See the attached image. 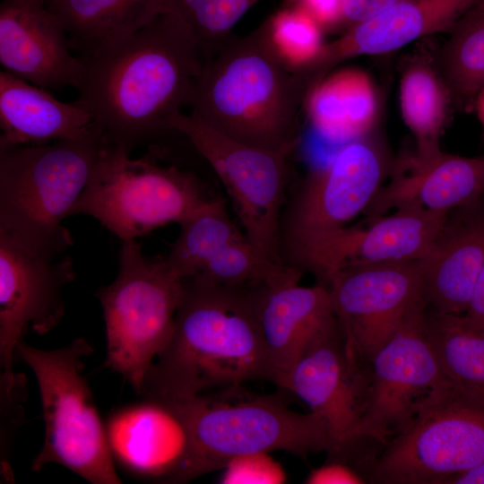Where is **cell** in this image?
<instances>
[{"mask_svg": "<svg viewBox=\"0 0 484 484\" xmlns=\"http://www.w3.org/2000/svg\"><path fill=\"white\" fill-rule=\"evenodd\" d=\"M327 287L347 356L360 367L426 303L418 261L347 267Z\"/></svg>", "mask_w": 484, "mask_h": 484, "instance_id": "obj_12", "label": "cell"}, {"mask_svg": "<svg viewBox=\"0 0 484 484\" xmlns=\"http://www.w3.org/2000/svg\"><path fill=\"white\" fill-rule=\"evenodd\" d=\"M460 319L467 329L484 336V264L477 278L468 308L460 315Z\"/></svg>", "mask_w": 484, "mask_h": 484, "instance_id": "obj_37", "label": "cell"}, {"mask_svg": "<svg viewBox=\"0 0 484 484\" xmlns=\"http://www.w3.org/2000/svg\"><path fill=\"white\" fill-rule=\"evenodd\" d=\"M428 330L454 390L484 405V336L467 329L460 315L427 311Z\"/></svg>", "mask_w": 484, "mask_h": 484, "instance_id": "obj_26", "label": "cell"}, {"mask_svg": "<svg viewBox=\"0 0 484 484\" xmlns=\"http://www.w3.org/2000/svg\"><path fill=\"white\" fill-rule=\"evenodd\" d=\"M82 59L75 103L91 114L110 143L130 154L175 132L173 121L188 107L204 64L188 30L166 13Z\"/></svg>", "mask_w": 484, "mask_h": 484, "instance_id": "obj_1", "label": "cell"}, {"mask_svg": "<svg viewBox=\"0 0 484 484\" xmlns=\"http://www.w3.org/2000/svg\"><path fill=\"white\" fill-rule=\"evenodd\" d=\"M253 287L182 279L171 336L146 372L140 394L187 400L252 381L273 384Z\"/></svg>", "mask_w": 484, "mask_h": 484, "instance_id": "obj_2", "label": "cell"}, {"mask_svg": "<svg viewBox=\"0 0 484 484\" xmlns=\"http://www.w3.org/2000/svg\"><path fill=\"white\" fill-rule=\"evenodd\" d=\"M260 1L160 0L159 14H169L182 22L205 61L233 35L232 28Z\"/></svg>", "mask_w": 484, "mask_h": 484, "instance_id": "obj_29", "label": "cell"}, {"mask_svg": "<svg viewBox=\"0 0 484 484\" xmlns=\"http://www.w3.org/2000/svg\"><path fill=\"white\" fill-rule=\"evenodd\" d=\"M308 13L323 30L341 24L342 0H288Z\"/></svg>", "mask_w": 484, "mask_h": 484, "instance_id": "obj_36", "label": "cell"}, {"mask_svg": "<svg viewBox=\"0 0 484 484\" xmlns=\"http://www.w3.org/2000/svg\"><path fill=\"white\" fill-rule=\"evenodd\" d=\"M92 352L82 337L55 350L30 346L23 339L18 342L15 356L35 374L45 423L43 445L31 469L40 471L56 463L92 484H120L105 425L82 375L83 360Z\"/></svg>", "mask_w": 484, "mask_h": 484, "instance_id": "obj_5", "label": "cell"}, {"mask_svg": "<svg viewBox=\"0 0 484 484\" xmlns=\"http://www.w3.org/2000/svg\"><path fill=\"white\" fill-rule=\"evenodd\" d=\"M451 30L444 55L447 78L460 97H476L484 86V0L465 13Z\"/></svg>", "mask_w": 484, "mask_h": 484, "instance_id": "obj_30", "label": "cell"}, {"mask_svg": "<svg viewBox=\"0 0 484 484\" xmlns=\"http://www.w3.org/2000/svg\"><path fill=\"white\" fill-rule=\"evenodd\" d=\"M0 149L81 139L97 125L74 103L56 99L45 89L4 70L0 73Z\"/></svg>", "mask_w": 484, "mask_h": 484, "instance_id": "obj_23", "label": "cell"}, {"mask_svg": "<svg viewBox=\"0 0 484 484\" xmlns=\"http://www.w3.org/2000/svg\"><path fill=\"white\" fill-rule=\"evenodd\" d=\"M484 264V194L453 210L418 261L423 298L433 311L462 315Z\"/></svg>", "mask_w": 484, "mask_h": 484, "instance_id": "obj_20", "label": "cell"}, {"mask_svg": "<svg viewBox=\"0 0 484 484\" xmlns=\"http://www.w3.org/2000/svg\"><path fill=\"white\" fill-rule=\"evenodd\" d=\"M220 480L225 484L286 482L282 467L268 453L236 456L227 462Z\"/></svg>", "mask_w": 484, "mask_h": 484, "instance_id": "obj_32", "label": "cell"}, {"mask_svg": "<svg viewBox=\"0 0 484 484\" xmlns=\"http://www.w3.org/2000/svg\"><path fill=\"white\" fill-rule=\"evenodd\" d=\"M383 178L382 156L365 136L338 147L285 203L281 255L307 237L346 226L368 208L383 186Z\"/></svg>", "mask_w": 484, "mask_h": 484, "instance_id": "obj_14", "label": "cell"}, {"mask_svg": "<svg viewBox=\"0 0 484 484\" xmlns=\"http://www.w3.org/2000/svg\"><path fill=\"white\" fill-rule=\"evenodd\" d=\"M43 1L45 2V4L48 9L54 11L55 6L58 0H43Z\"/></svg>", "mask_w": 484, "mask_h": 484, "instance_id": "obj_40", "label": "cell"}, {"mask_svg": "<svg viewBox=\"0 0 484 484\" xmlns=\"http://www.w3.org/2000/svg\"><path fill=\"white\" fill-rule=\"evenodd\" d=\"M427 311L426 303L419 306L363 367L365 447L385 446L454 390L429 337Z\"/></svg>", "mask_w": 484, "mask_h": 484, "instance_id": "obj_9", "label": "cell"}, {"mask_svg": "<svg viewBox=\"0 0 484 484\" xmlns=\"http://www.w3.org/2000/svg\"><path fill=\"white\" fill-rule=\"evenodd\" d=\"M182 287L165 258L122 241L117 278L96 292L105 321L106 366L140 394L146 372L169 341Z\"/></svg>", "mask_w": 484, "mask_h": 484, "instance_id": "obj_8", "label": "cell"}, {"mask_svg": "<svg viewBox=\"0 0 484 484\" xmlns=\"http://www.w3.org/2000/svg\"><path fill=\"white\" fill-rule=\"evenodd\" d=\"M160 0H58L71 48L85 53L121 39L159 15Z\"/></svg>", "mask_w": 484, "mask_h": 484, "instance_id": "obj_25", "label": "cell"}, {"mask_svg": "<svg viewBox=\"0 0 484 484\" xmlns=\"http://www.w3.org/2000/svg\"><path fill=\"white\" fill-rule=\"evenodd\" d=\"M310 87L272 48L261 24L232 35L204 61L190 114L238 142L266 150L295 148L298 112Z\"/></svg>", "mask_w": 484, "mask_h": 484, "instance_id": "obj_3", "label": "cell"}, {"mask_svg": "<svg viewBox=\"0 0 484 484\" xmlns=\"http://www.w3.org/2000/svg\"><path fill=\"white\" fill-rule=\"evenodd\" d=\"M108 143L97 127L81 139L0 149V232L39 256L64 255L73 241L62 221Z\"/></svg>", "mask_w": 484, "mask_h": 484, "instance_id": "obj_4", "label": "cell"}, {"mask_svg": "<svg viewBox=\"0 0 484 484\" xmlns=\"http://www.w3.org/2000/svg\"><path fill=\"white\" fill-rule=\"evenodd\" d=\"M445 484H484V462L447 480Z\"/></svg>", "mask_w": 484, "mask_h": 484, "instance_id": "obj_38", "label": "cell"}, {"mask_svg": "<svg viewBox=\"0 0 484 484\" xmlns=\"http://www.w3.org/2000/svg\"><path fill=\"white\" fill-rule=\"evenodd\" d=\"M365 387L364 369L349 359L339 324L307 344L283 389L324 421L331 440L327 459L345 462L365 453L360 434Z\"/></svg>", "mask_w": 484, "mask_h": 484, "instance_id": "obj_15", "label": "cell"}, {"mask_svg": "<svg viewBox=\"0 0 484 484\" xmlns=\"http://www.w3.org/2000/svg\"><path fill=\"white\" fill-rule=\"evenodd\" d=\"M448 213L406 204L364 227H341L312 235L282 253V262L315 274L327 287L338 271L357 265L421 259Z\"/></svg>", "mask_w": 484, "mask_h": 484, "instance_id": "obj_13", "label": "cell"}, {"mask_svg": "<svg viewBox=\"0 0 484 484\" xmlns=\"http://www.w3.org/2000/svg\"><path fill=\"white\" fill-rule=\"evenodd\" d=\"M115 462L142 480L185 483L193 480V445L177 401L145 397L115 411L105 424Z\"/></svg>", "mask_w": 484, "mask_h": 484, "instance_id": "obj_17", "label": "cell"}, {"mask_svg": "<svg viewBox=\"0 0 484 484\" xmlns=\"http://www.w3.org/2000/svg\"><path fill=\"white\" fill-rule=\"evenodd\" d=\"M475 110L478 119L484 128V86L475 97Z\"/></svg>", "mask_w": 484, "mask_h": 484, "instance_id": "obj_39", "label": "cell"}, {"mask_svg": "<svg viewBox=\"0 0 484 484\" xmlns=\"http://www.w3.org/2000/svg\"><path fill=\"white\" fill-rule=\"evenodd\" d=\"M480 0H402L385 13L349 27L339 39L324 45L304 70L316 81L337 63L360 55H381L427 35L451 30Z\"/></svg>", "mask_w": 484, "mask_h": 484, "instance_id": "obj_21", "label": "cell"}, {"mask_svg": "<svg viewBox=\"0 0 484 484\" xmlns=\"http://www.w3.org/2000/svg\"><path fill=\"white\" fill-rule=\"evenodd\" d=\"M402 119L414 134L418 152L436 150L447 113V96L432 69L423 65L411 66L400 84Z\"/></svg>", "mask_w": 484, "mask_h": 484, "instance_id": "obj_28", "label": "cell"}, {"mask_svg": "<svg viewBox=\"0 0 484 484\" xmlns=\"http://www.w3.org/2000/svg\"><path fill=\"white\" fill-rule=\"evenodd\" d=\"M225 187L243 232L269 261L284 264L281 219L285 205L289 155L293 148L266 150L238 142L181 112L173 121Z\"/></svg>", "mask_w": 484, "mask_h": 484, "instance_id": "obj_10", "label": "cell"}, {"mask_svg": "<svg viewBox=\"0 0 484 484\" xmlns=\"http://www.w3.org/2000/svg\"><path fill=\"white\" fill-rule=\"evenodd\" d=\"M214 195L192 171L161 166L153 154L132 159L112 143L100 152L70 215L99 220L122 241L180 223Z\"/></svg>", "mask_w": 484, "mask_h": 484, "instance_id": "obj_6", "label": "cell"}, {"mask_svg": "<svg viewBox=\"0 0 484 484\" xmlns=\"http://www.w3.org/2000/svg\"><path fill=\"white\" fill-rule=\"evenodd\" d=\"M407 163L367 209L370 220L406 204L449 213L484 194V154L463 157L439 149L418 152Z\"/></svg>", "mask_w": 484, "mask_h": 484, "instance_id": "obj_22", "label": "cell"}, {"mask_svg": "<svg viewBox=\"0 0 484 484\" xmlns=\"http://www.w3.org/2000/svg\"><path fill=\"white\" fill-rule=\"evenodd\" d=\"M220 392L221 399L201 394L176 400L192 437L193 479L239 455L283 451L306 458L330 450L327 427L315 413L293 411L274 395L233 400L227 394L226 400Z\"/></svg>", "mask_w": 484, "mask_h": 484, "instance_id": "obj_7", "label": "cell"}, {"mask_svg": "<svg viewBox=\"0 0 484 484\" xmlns=\"http://www.w3.org/2000/svg\"><path fill=\"white\" fill-rule=\"evenodd\" d=\"M74 279L72 257L39 256L0 232V379L15 378V348L29 328L45 334L60 324L63 289Z\"/></svg>", "mask_w": 484, "mask_h": 484, "instance_id": "obj_16", "label": "cell"}, {"mask_svg": "<svg viewBox=\"0 0 484 484\" xmlns=\"http://www.w3.org/2000/svg\"><path fill=\"white\" fill-rule=\"evenodd\" d=\"M180 231L165 260L181 279L197 275L229 243L246 237L231 220L226 202L213 196L179 223Z\"/></svg>", "mask_w": 484, "mask_h": 484, "instance_id": "obj_27", "label": "cell"}, {"mask_svg": "<svg viewBox=\"0 0 484 484\" xmlns=\"http://www.w3.org/2000/svg\"><path fill=\"white\" fill-rule=\"evenodd\" d=\"M311 126L319 138L340 147L364 137L377 115V97L369 75L358 68L323 77L305 101Z\"/></svg>", "mask_w": 484, "mask_h": 484, "instance_id": "obj_24", "label": "cell"}, {"mask_svg": "<svg viewBox=\"0 0 484 484\" xmlns=\"http://www.w3.org/2000/svg\"><path fill=\"white\" fill-rule=\"evenodd\" d=\"M27 396L26 377L16 374L13 381L0 380L1 401V470L6 472L8 451L11 439L19 427L23 423V403ZM3 473V474H4ZM5 475V473H4ZM7 476V472H6Z\"/></svg>", "mask_w": 484, "mask_h": 484, "instance_id": "obj_33", "label": "cell"}, {"mask_svg": "<svg viewBox=\"0 0 484 484\" xmlns=\"http://www.w3.org/2000/svg\"><path fill=\"white\" fill-rule=\"evenodd\" d=\"M308 484H359L365 480L355 469L345 462L327 460L314 469L306 479Z\"/></svg>", "mask_w": 484, "mask_h": 484, "instance_id": "obj_34", "label": "cell"}, {"mask_svg": "<svg viewBox=\"0 0 484 484\" xmlns=\"http://www.w3.org/2000/svg\"><path fill=\"white\" fill-rule=\"evenodd\" d=\"M262 24L277 56L293 70L310 65L324 45L322 27L297 6L287 4Z\"/></svg>", "mask_w": 484, "mask_h": 484, "instance_id": "obj_31", "label": "cell"}, {"mask_svg": "<svg viewBox=\"0 0 484 484\" xmlns=\"http://www.w3.org/2000/svg\"><path fill=\"white\" fill-rule=\"evenodd\" d=\"M6 1H13V2H30V1H36V2H41L45 4L43 0H6ZM46 5V4H45Z\"/></svg>", "mask_w": 484, "mask_h": 484, "instance_id": "obj_41", "label": "cell"}, {"mask_svg": "<svg viewBox=\"0 0 484 484\" xmlns=\"http://www.w3.org/2000/svg\"><path fill=\"white\" fill-rule=\"evenodd\" d=\"M484 462V405L454 390L368 461L380 484H445Z\"/></svg>", "mask_w": 484, "mask_h": 484, "instance_id": "obj_11", "label": "cell"}, {"mask_svg": "<svg viewBox=\"0 0 484 484\" xmlns=\"http://www.w3.org/2000/svg\"><path fill=\"white\" fill-rule=\"evenodd\" d=\"M402 0H342L341 24L349 27L368 21Z\"/></svg>", "mask_w": 484, "mask_h": 484, "instance_id": "obj_35", "label": "cell"}, {"mask_svg": "<svg viewBox=\"0 0 484 484\" xmlns=\"http://www.w3.org/2000/svg\"><path fill=\"white\" fill-rule=\"evenodd\" d=\"M302 275L253 287L256 316L273 384L286 378L307 344L339 325L328 287L299 285Z\"/></svg>", "mask_w": 484, "mask_h": 484, "instance_id": "obj_19", "label": "cell"}, {"mask_svg": "<svg viewBox=\"0 0 484 484\" xmlns=\"http://www.w3.org/2000/svg\"><path fill=\"white\" fill-rule=\"evenodd\" d=\"M70 48L60 18L45 4L3 0L0 63L4 71L43 89H77L85 65Z\"/></svg>", "mask_w": 484, "mask_h": 484, "instance_id": "obj_18", "label": "cell"}]
</instances>
